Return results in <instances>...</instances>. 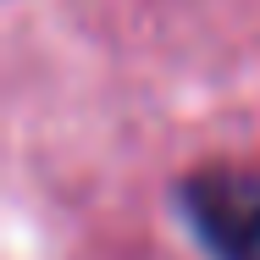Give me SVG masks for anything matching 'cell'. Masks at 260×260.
<instances>
[{"label":"cell","mask_w":260,"mask_h":260,"mask_svg":"<svg viewBox=\"0 0 260 260\" xmlns=\"http://www.w3.org/2000/svg\"><path fill=\"white\" fill-rule=\"evenodd\" d=\"M172 205L210 260H260V172L200 166L177 177Z\"/></svg>","instance_id":"6da1fadb"}]
</instances>
